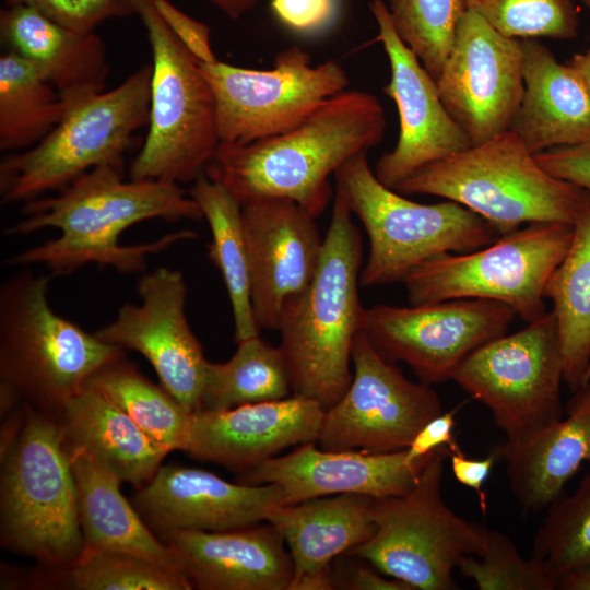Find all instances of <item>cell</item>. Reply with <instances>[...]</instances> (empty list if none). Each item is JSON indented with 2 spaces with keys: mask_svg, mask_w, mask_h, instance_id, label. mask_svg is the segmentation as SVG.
I'll return each mask as SVG.
<instances>
[{
  "mask_svg": "<svg viewBox=\"0 0 590 590\" xmlns=\"http://www.w3.org/2000/svg\"><path fill=\"white\" fill-rule=\"evenodd\" d=\"M386 126L375 95L345 90L286 132L247 144L219 143L204 175L240 205L263 198L288 199L316 219L331 200L330 176L376 146Z\"/></svg>",
  "mask_w": 590,
  "mask_h": 590,
  "instance_id": "cell-2",
  "label": "cell"
},
{
  "mask_svg": "<svg viewBox=\"0 0 590 590\" xmlns=\"http://www.w3.org/2000/svg\"><path fill=\"white\" fill-rule=\"evenodd\" d=\"M534 155L548 174L590 193V141L550 149Z\"/></svg>",
  "mask_w": 590,
  "mask_h": 590,
  "instance_id": "cell-43",
  "label": "cell"
},
{
  "mask_svg": "<svg viewBox=\"0 0 590 590\" xmlns=\"http://www.w3.org/2000/svg\"><path fill=\"white\" fill-rule=\"evenodd\" d=\"M160 539L197 589L288 590L292 581L286 544L268 521L224 531H174Z\"/></svg>",
  "mask_w": 590,
  "mask_h": 590,
  "instance_id": "cell-23",
  "label": "cell"
},
{
  "mask_svg": "<svg viewBox=\"0 0 590 590\" xmlns=\"http://www.w3.org/2000/svg\"><path fill=\"white\" fill-rule=\"evenodd\" d=\"M569 64L578 72L590 88V48L583 54L574 56Z\"/></svg>",
  "mask_w": 590,
  "mask_h": 590,
  "instance_id": "cell-49",
  "label": "cell"
},
{
  "mask_svg": "<svg viewBox=\"0 0 590 590\" xmlns=\"http://www.w3.org/2000/svg\"><path fill=\"white\" fill-rule=\"evenodd\" d=\"M546 509L531 557L557 583L570 575L590 571V472L573 494H562Z\"/></svg>",
  "mask_w": 590,
  "mask_h": 590,
  "instance_id": "cell-35",
  "label": "cell"
},
{
  "mask_svg": "<svg viewBox=\"0 0 590 590\" xmlns=\"http://www.w3.org/2000/svg\"><path fill=\"white\" fill-rule=\"evenodd\" d=\"M241 215L255 319L260 330L278 331L288 305L312 282L323 239L315 217L288 199L248 202Z\"/></svg>",
  "mask_w": 590,
  "mask_h": 590,
  "instance_id": "cell-19",
  "label": "cell"
},
{
  "mask_svg": "<svg viewBox=\"0 0 590 590\" xmlns=\"http://www.w3.org/2000/svg\"><path fill=\"white\" fill-rule=\"evenodd\" d=\"M326 410L316 400L285 399L191 414L184 451L238 473L282 450L316 441Z\"/></svg>",
  "mask_w": 590,
  "mask_h": 590,
  "instance_id": "cell-22",
  "label": "cell"
},
{
  "mask_svg": "<svg viewBox=\"0 0 590 590\" xmlns=\"http://www.w3.org/2000/svg\"><path fill=\"white\" fill-rule=\"evenodd\" d=\"M292 381L280 346L260 335L237 342L225 363H210L200 410H225L290 397Z\"/></svg>",
  "mask_w": 590,
  "mask_h": 590,
  "instance_id": "cell-34",
  "label": "cell"
},
{
  "mask_svg": "<svg viewBox=\"0 0 590 590\" xmlns=\"http://www.w3.org/2000/svg\"><path fill=\"white\" fill-rule=\"evenodd\" d=\"M275 17L302 35L320 34L331 28L340 14L339 0H271Z\"/></svg>",
  "mask_w": 590,
  "mask_h": 590,
  "instance_id": "cell-41",
  "label": "cell"
},
{
  "mask_svg": "<svg viewBox=\"0 0 590 590\" xmlns=\"http://www.w3.org/2000/svg\"><path fill=\"white\" fill-rule=\"evenodd\" d=\"M68 109L58 91L24 58L0 56V151L21 152L45 139Z\"/></svg>",
  "mask_w": 590,
  "mask_h": 590,
  "instance_id": "cell-32",
  "label": "cell"
},
{
  "mask_svg": "<svg viewBox=\"0 0 590 590\" xmlns=\"http://www.w3.org/2000/svg\"><path fill=\"white\" fill-rule=\"evenodd\" d=\"M387 8L400 38L437 80L467 11L464 0H388Z\"/></svg>",
  "mask_w": 590,
  "mask_h": 590,
  "instance_id": "cell-37",
  "label": "cell"
},
{
  "mask_svg": "<svg viewBox=\"0 0 590 590\" xmlns=\"http://www.w3.org/2000/svg\"><path fill=\"white\" fill-rule=\"evenodd\" d=\"M579 1L590 10V0H579Z\"/></svg>",
  "mask_w": 590,
  "mask_h": 590,
  "instance_id": "cell-50",
  "label": "cell"
},
{
  "mask_svg": "<svg viewBox=\"0 0 590 590\" xmlns=\"http://www.w3.org/2000/svg\"><path fill=\"white\" fill-rule=\"evenodd\" d=\"M152 51L145 140L129 177L177 185L204 174L220 143L213 91L199 61L158 14L154 0H132Z\"/></svg>",
  "mask_w": 590,
  "mask_h": 590,
  "instance_id": "cell-9",
  "label": "cell"
},
{
  "mask_svg": "<svg viewBox=\"0 0 590 590\" xmlns=\"http://www.w3.org/2000/svg\"><path fill=\"white\" fill-rule=\"evenodd\" d=\"M367 562V560H366ZM333 589L347 590H413L405 582L391 578L370 563H351L339 571L332 568Z\"/></svg>",
  "mask_w": 590,
  "mask_h": 590,
  "instance_id": "cell-45",
  "label": "cell"
},
{
  "mask_svg": "<svg viewBox=\"0 0 590 590\" xmlns=\"http://www.w3.org/2000/svg\"><path fill=\"white\" fill-rule=\"evenodd\" d=\"M83 387L111 401L168 452L184 451L192 413L162 385L144 377L125 355L102 366Z\"/></svg>",
  "mask_w": 590,
  "mask_h": 590,
  "instance_id": "cell-33",
  "label": "cell"
},
{
  "mask_svg": "<svg viewBox=\"0 0 590 590\" xmlns=\"http://www.w3.org/2000/svg\"><path fill=\"white\" fill-rule=\"evenodd\" d=\"M333 178L335 190L368 236L362 286L402 282L425 260L473 251L502 236L488 221L460 203L422 204L386 187L370 168L367 152L346 161Z\"/></svg>",
  "mask_w": 590,
  "mask_h": 590,
  "instance_id": "cell-7",
  "label": "cell"
},
{
  "mask_svg": "<svg viewBox=\"0 0 590 590\" xmlns=\"http://www.w3.org/2000/svg\"><path fill=\"white\" fill-rule=\"evenodd\" d=\"M505 36L526 39H571L578 34V10L573 0H464Z\"/></svg>",
  "mask_w": 590,
  "mask_h": 590,
  "instance_id": "cell-38",
  "label": "cell"
},
{
  "mask_svg": "<svg viewBox=\"0 0 590 590\" xmlns=\"http://www.w3.org/2000/svg\"><path fill=\"white\" fill-rule=\"evenodd\" d=\"M211 231L209 258L225 284L234 321V340L259 335L251 304L249 258L241 205L233 194L204 174L189 190Z\"/></svg>",
  "mask_w": 590,
  "mask_h": 590,
  "instance_id": "cell-31",
  "label": "cell"
},
{
  "mask_svg": "<svg viewBox=\"0 0 590 590\" xmlns=\"http://www.w3.org/2000/svg\"><path fill=\"white\" fill-rule=\"evenodd\" d=\"M352 381L326 410L316 442L330 451L387 453L406 449L417 432L442 412L437 392L409 380L386 359L364 327L356 333Z\"/></svg>",
  "mask_w": 590,
  "mask_h": 590,
  "instance_id": "cell-14",
  "label": "cell"
},
{
  "mask_svg": "<svg viewBox=\"0 0 590 590\" xmlns=\"http://www.w3.org/2000/svg\"><path fill=\"white\" fill-rule=\"evenodd\" d=\"M74 590H189L190 579L148 558L123 552L84 550L73 563L55 568Z\"/></svg>",
  "mask_w": 590,
  "mask_h": 590,
  "instance_id": "cell-36",
  "label": "cell"
},
{
  "mask_svg": "<svg viewBox=\"0 0 590 590\" xmlns=\"http://www.w3.org/2000/svg\"><path fill=\"white\" fill-rule=\"evenodd\" d=\"M374 498L339 494L282 505L268 517L293 563L288 590H331L332 564L375 532Z\"/></svg>",
  "mask_w": 590,
  "mask_h": 590,
  "instance_id": "cell-24",
  "label": "cell"
},
{
  "mask_svg": "<svg viewBox=\"0 0 590 590\" xmlns=\"http://www.w3.org/2000/svg\"><path fill=\"white\" fill-rule=\"evenodd\" d=\"M362 249L359 228L335 190L317 273L288 305L278 330L293 394L324 410L341 399L353 377L352 349L366 309L358 297Z\"/></svg>",
  "mask_w": 590,
  "mask_h": 590,
  "instance_id": "cell-3",
  "label": "cell"
},
{
  "mask_svg": "<svg viewBox=\"0 0 590 590\" xmlns=\"http://www.w3.org/2000/svg\"><path fill=\"white\" fill-rule=\"evenodd\" d=\"M506 476L526 512L545 509L590 463V381L574 392L567 416L502 446Z\"/></svg>",
  "mask_w": 590,
  "mask_h": 590,
  "instance_id": "cell-26",
  "label": "cell"
},
{
  "mask_svg": "<svg viewBox=\"0 0 590 590\" xmlns=\"http://www.w3.org/2000/svg\"><path fill=\"white\" fill-rule=\"evenodd\" d=\"M26 5L49 20L81 33H92L107 20L137 15L132 0H3Z\"/></svg>",
  "mask_w": 590,
  "mask_h": 590,
  "instance_id": "cell-40",
  "label": "cell"
},
{
  "mask_svg": "<svg viewBox=\"0 0 590 590\" xmlns=\"http://www.w3.org/2000/svg\"><path fill=\"white\" fill-rule=\"evenodd\" d=\"M393 190L460 203L502 235L536 222L574 225L587 198L548 174L511 129L423 167Z\"/></svg>",
  "mask_w": 590,
  "mask_h": 590,
  "instance_id": "cell-4",
  "label": "cell"
},
{
  "mask_svg": "<svg viewBox=\"0 0 590 590\" xmlns=\"http://www.w3.org/2000/svg\"><path fill=\"white\" fill-rule=\"evenodd\" d=\"M1 542L50 568L85 550L70 452L55 415L25 405L21 429L2 456Z\"/></svg>",
  "mask_w": 590,
  "mask_h": 590,
  "instance_id": "cell-6",
  "label": "cell"
},
{
  "mask_svg": "<svg viewBox=\"0 0 590 590\" xmlns=\"http://www.w3.org/2000/svg\"><path fill=\"white\" fill-rule=\"evenodd\" d=\"M283 499L274 484L231 483L206 470L161 465L131 503L161 538L174 531H224L264 522Z\"/></svg>",
  "mask_w": 590,
  "mask_h": 590,
  "instance_id": "cell-20",
  "label": "cell"
},
{
  "mask_svg": "<svg viewBox=\"0 0 590 590\" xmlns=\"http://www.w3.org/2000/svg\"><path fill=\"white\" fill-rule=\"evenodd\" d=\"M430 453L409 462L405 449L387 453L330 451L317 448L316 441H311L239 473L237 481L279 486L283 505L339 494L400 496L416 484Z\"/></svg>",
  "mask_w": 590,
  "mask_h": 590,
  "instance_id": "cell-21",
  "label": "cell"
},
{
  "mask_svg": "<svg viewBox=\"0 0 590 590\" xmlns=\"http://www.w3.org/2000/svg\"><path fill=\"white\" fill-rule=\"evenodd\" d=\"M500 302L456 298L365 309L364 329L389 362L408 364L428 385L452 380L461 363L481 345L507 333L516 317Z\"/></svg>",
  "mask_w": 590,
  "mask_h": 590,
  "instance_id": "cell-15",
  "label": "cell"
},
{
  "mask_svg": "<svg viewBox=\"0 0 590 590\" xmlns=\"http://www.w3.org/2000/svg\"><path fill=\"white\" fill-rule=\"evenodd\" d=\"M452 380L489 409L507 440L563 417L564 361L555 315L474 350Z\"/></svg>",
  "mask_w": 590,
  "mask_h": 590,
  "instance_id": "cell-12",
  "label": "cell"
},
{
  "mask_svg": "<svg viewBox=\"0 0 590 590\" xmlns=\"http://www.w3.org/2000/svg\"><path fill=\"white\" fill-rule=\"evenodd\" d=\"M574 225L536 222L483 248L441 253L402 281L410 305L482 298L510 306L527 323L545 315L544 288L571 243Z\"/></svg>",
  "mask_w": 590,
  "mask_h": 590,
  "instance_id": "cell-11",
  "label": "cell"
},
{
  "mask_svg": "<svg viewBox=\"0 0 590 590\" xmlns=\"http://www.w3.org/2000/svg\"><path fill=\"white\" fill-rule=\"evenodd\" d=\"M459 573L479 590H554L557 581L532 557L526 559L506 534L489 530L479 555L464 556Z\"/></svg>",
  "mask_w": 590,
  "mask_h": 590,
  "instance_id": "cell-39",
  "label": "cell"
},
{
  "mask_svg": "<svg viewBox=\"0 0 590 590\" xmlns=\"http://www.w3.org/2000/svg\"><path fill=\"white\" fill-rule=\"evenodd\" d=\"M137 291L140 304L122 305L96 337L143 355L161 385L188 412L199 411L209 362L186 317L182 273L160 267L139 279Z\"/></svg>",
  "mask_w": 590,
  "mask_h": 590,
  "instance_id": "cell-17",
  "label": "cell"
},
{
  "mask_svg": "<svg viewBox=\"0 0 590 590\" xmlns=\"http://www.w3.org/2000/svg\"><path fill=\"white\" fill-rule=\"evenodd\" d=\"M69 451L135 486L148 483L168 451L95 390L83 387L56 415Z\"/></svg>",
  "mask_w": 590,
  "mask_h": 590,
  "instance_id": "cell-28",
  "label": "cell"
},
{
  "mask_svg": "<svg viewBox=\"0 0 590 590\" xmlns=\"http://www.w3.org/2000/svg\"><path fill=\"white\" fill-rule=\"evenodd\" d=\"M450 448L434 450L413 488L404 495L374 498V534L349 554L370 563L413 590H457L453 570L468 555L483 551L489 529L456 514L441 496Z\"/></svg>",
  "mask_w": 590,
  "mask_h": 590,
  "instance_id": "cell-10",
  "label": "cell"
},
{
  "mask_svg": "<svg viewBox=\"0 0 590 590\" xmlns=\"http://www.w3.org/2000/svg\"><path fill=\"white\" fill-rule=\"evenodd\" d=\"M589 375H590V367H589Z\"/></svg>",
  "mask_w": 590,
  "mask_h": 590,
  "instance_id": "cell-51",
  "label": "cell"
},
{
  "mask_svg": "<svg viewBox=\"0 0 590 590\" xmlns=\"http://www.w3.org/2000/svg\"><path fill=\"white\" fill-rule=\"evenodd\" d=\"M154 4L175 36L200 63L217 60L208 25L189 16L168 0H154Z\"/></svg>",
  "mask_w": 590,
  "mask_h": 590,
  "instance_id": "cell-42",
  "label": "cell"
},
{
  "mask_svg": "<svg viewBox=\"0 0 590 590\" xmlns=\"http://www.w3.org/2000/svg\"><path fill=\"white\" fill-rule=\"evenodd\" d=\"M369 10L390 63V81L384 92L394 102L400 120L397 144L379 157L374 173L394 189L423 167L472 143L442 104L436 80L396 32L387 4L373 0Z\"/></svg>",
  "mask_w": 590,
  "mask_h": 590,
  "instance_id": "cell-18",
  "label": "cell"
},
{
  "mask_svg": "<svg viewBox=\"0 0 590 590\" xmlns=\"http://www.w3.org/2000/svg\"><path fill=\"white\" fill-rule=\"evenodd\" d=\"M69 452L85 550L130 553L186 575L177 555L121 494V481L87 456Z\"/></svg>",
  "mask_w": 590,
  "mask_h": 590,
  "instance_id": "cell-29",
  "label": "cell"
},
{
  "mask_svg": "<svg viewBox=\"0 0 590 590\" xmlns=\"http://www.w3.org/2000/svg\"><path fill=\"white\" fill-rule=\"evenodd\" d=\"M0 40L28 61L68 107L105 88L106 47L94 32H76L30 7L12 5L0 11Z\"/></svg>",
  "mask_w": 590,
  "mask_h": 590,
  "instance_id": "cell-25",
  "label": "cell"
},
{
  "mask_svg": "<svg viewBox=\"0 0 590 590\" xmlns=\"http://www.w3.org/2000/svg\"><path fill=\"white\" fill-rule=\"evenodd\" d=\"M232 20H238L256 4L257 0H205Z\"/></svg>",
  "mask_w": 590,
  "mask_h": 590,
  "instance_id": "cell-47",
  "label": "cell"
},
{
  "mask_svg": "<svg viewBox=\"0 0 590 590\" xmlns=\"http://www.w3.org/2000/svg\"><path fill=\"white\" fill-rule=\"evenodd\" d=\"M152 64L141 66L110 91L70 105L35 146L0 162L2 204L27 202L61 190L96 166L122 167L133 135L149 125Z\"/></svg>",
  "mask_w": 590,
  "mask_h": 590,
  "instance_id": "cell-8",
  "label": "cell"
},
{
  "mask_svg": "<svg viewBox=\"0 0 590 590\" xmlns=\"http://www.w3.org/2000/svg\"><path fill=\"white\" fill-rule=\"evenodd\" d=\"M22 213L20 221L4 229L5 235H27L43 228H57L60 235L15 253L7 264H43L56 274L90 263L123 273L142 271L148 256L198 235L182 229L151 243L127 246L119 240L123 231L153 219L178 222L203 217L197 202L179 185L125 180L122 167L111 164L94 167L55 196L25 202Z\"/></svg>",
  "mask_w": 590,
  "mask_h": 590,
  "instance_id": "cell-1",
  "label": "cell"
},
{
  "mask_svg": "<svg viewBox=\"0 0 590 590\" xmlns=\"http://www.w3.org/2000/svg\"><path fill=\"white\" fill-rule=\"evenodd\" d=\"M436 83L472 145L509 130L524 92L521 39L467 10Z\"/></svg>",
  "mask_w": 590,
  "mask_h": 590,
  "instance_id": "cell-16",
  "label": "cell"
},
{
  "mask_svg": "<svg viewBox=\"0 0 590 590\" xmlns=\"http://www.w3.org/2000/svg\"><path fill=\"white\" fill-rule=\"evenodd\" d=\"M49 281L25 268L1 284L0 376L26 404L56 416L90 376L125 354L59 316Z\"/></svg>",
  "mask_w": 590,
  "mask_h": 590,
  "instance_id": "cell-5",
  "label": "cell"
},
{
  "mask_svg": "<svg viewBox=\"0 0 590 590\" xmlns=\"http://www.w3.org/2000/svg\"><path fill=\"white\" fill-rule=\"evenodd\" d=\"M557 589L563 590H590V571L570 575L564 578Z\"/></svg>",
  "mask_w": 590,
  "mask_h": 590,
  "instance_id": "cell-48",
  "label": "cell"
},
{
  "mask_svg": "<svg viewBox=\"0 0 590 590\" xmlns=\"http://www.w3.org/2000/svg\"><path fill=\"white\" fill-rule=\"evenodd\" d=\"M499 457H502V446L496 447L484 459H470L462 452L460 447L450 450L448 457L456 480L477 494L484 514L487 507L483 485Z\"/></svg>",
  "mask_w": 590,
  "mask_h": 590,
  "instance_id": "cell-46",
  "label": "cell"
},
{
  "mask_svg": "<svg viewBox=\"0 0 590 590\" xmlns=\"http://www.w3.org/2000/svg\"><path fill=\"white\" fill-rule=\"evenodd\" d=\"M544 297L553 303L564 361V382L577 391L590 381V193L574 223L567 252L552 272Z\"/></svg>",
  "mask_w": 590,
  "mask_h": 590,
  "instance_id": "cell-30",
  "label": "cell"
},
{
  "mask_svg": "<svg viewBox=\"0 0 590 590\" xmlns=\"http://www.w3.org/2000/svg\"><path fill=\"white\" fill-rule=\"evenodd\" d=\"M200 68L215 97L220 143L228 144H247L295 128L350 82L338 62L314 66L298 46L280 51L268 70L219 59Z\"/></svg>",
  "mask_w": 590,
  "mask_h": 590,
  "instance_id": "cell-13",
  "label": "cell"
},
{
  "mask_svg": "<svg viewBox=\"0 0 590 590\" xmlns=\"http://www.w3.org/2000/svg\"><path fill=\"white\" fill-rule=\"evenodd\" d=\"M455 415L456 410L442 411L428 421L405 449L406 460L414 462L440 447H448L450 450L459 448L453 434Z\"/></svg>",
  "mask_w": 590,
  "mask_h": 590,
  "instance_id": "cell-44",
  "label": "cell"
},
{
  "mask_svg": "<svg viewBox=\"0 0 590 590\" xmlns=\"http://www.w3.org/2000/svg\"><path fill=\"white\" fill-rule=\"evenodd\" d=\"M524 92L510 129L533 153L590 141V88L536 38L521 39Z\"/></svg>",
  "mask_w": 590,
  "mask_h": 590,
  "instance_id": "cell-27",
  "label": "cell"
}]
</instances>
